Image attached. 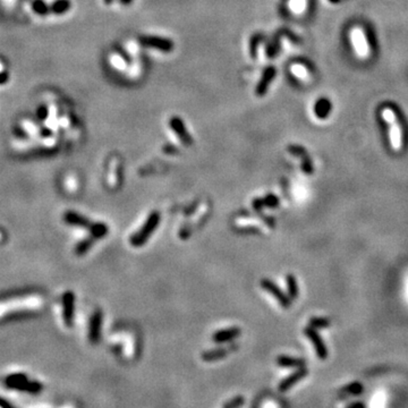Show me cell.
<instances>
[{
    "label": "cell",
    "instance_id": "74e56055",
    "mask_svg": "<svg viewBox=\"0 0 408 408\" xmlns=\"http://www.w3.org/2000/svg\"><path fill=\"white\" fill-rule=\"evenodd\" d=\"M122 3H124V5H129V3L132 2V0H121Z\"/></svg>",
    "mask_w": 408,
    "mask_h": 408
},
{
    "label": "cell",
    "instance_id": "3957f363",
    "mask_svg": "<svg viewBox=\"0 0 408 408\" xmlns=\"http://www.w3.org/2000/svg\"><path fill=\"white\" fill-rule=\"evenodd\" d=\"M304 335L312 341L316 356H318L320 360H326V358H328V348H326L325 345V341L320 337L319 332L316 331V329L312 328V326H307V328H305L304 330Z\"/></svg>",
    "mask_w": 408,
    "mask_h": 408
},
{
    "label": "cell",
    "instance_id": "277c9868",
    "mask_svg": "<svg viewBox=\"0 0 408 408\" xmlns=\"http://www.w3.org/2000/svg\"><path fill=\"white\" fill-rule=\"evenodd\" d=\"M141 44L144 45V47L157 49V50L169 52L174 49V42L164 38H159V37H152V35H145V37L140 38Z\"/></svg>",
    "mask_w": 408,
    "mask_h": 408
},
{
    "label": "cell",
    "instance_id": "603a6c76",
    "mask_svg": "<svg viewBox=\"0 0 408 408\" xmlns=\"http://www.w3.org/2000/svg\"><path fill=\"white\" fill-rule=\"evenodd\" d=\"M110 62L115 68H117L119 70H124V69H126V67H127L126 61L124 58H122V56L121 54H114V55H112L110 57Z\"/></svg>",
    "mask_w": 408,
    "mask_h": 408
},
{
    "label": "cell",
    "instance_id": "7402d4cb",
    "mask_svg": "<svg viewBox=\"0 0 408 408\" xmlns=\"http://www.w3.org/2000/svg\"><path fill=\"white\" fill-rule=\"evenodd\" d=\"M330 320L326 318H316V316H313L312 319H309L308 326H312L314 329H326L330 326Z\"/></svg>",
    "mask_w": 408,
    "mask_h": 408
},
{
    "label": "cell",
    "instance_id": "4fadbf2b",
    "mask_svg": "<svg viewBox=\"0 0 408 408\" xmlns=\"http://www.w3.org/2000/svg\"><path fill=\"white\" fill-rule=\"evenodd\" d=\"M241 335V329L237 328V326H234V328H228L220 330V331H217L213 333L212 339L214 343L217 344H223L227 343V341H230Z\"/></svg>",
    "mask_w": 408,
    "mask_h": 408
},
{
    "label": "cell",
    "instance_id": "f35d334b",
    "mask_svg": "<svg viewBox=\"0 0 408 408\" xmlns=\"http://www.w3.org/2000/svg\"><path fill=\"white\" fill-rule=\"evenodd\" d=\"M330 2H332V3H338V2H340V0H329Z\"/></svg>",
    "mask_w": 408,
    "mask_h": 408
},
{
    "label": "cell",
    "instance_id": "30bf717a",
    "mask_svg": "<svg viewBox=\"0 0 408 408\" xmlns=\"http://www.w3.org/2000/svg\"><path fill=\"white\" fill-rule=\"evenodd\" d=\"M350 35L358 56H360V57H367L368 55V47L363 32H362L360 29H354L351 31Z\"/></svg>",
    "mask_w": 408,
    "mask_h": 408
},
{
    "label": "cell",
    "instance_id": "8d00e7d4",
    "mask_svg": "<svg viewBox=\"0 0 408 408\" xmlns=\"http://www.w3.org/2000/svg\"><path fill=\"white\" fill-rule=\"evenodd\" d=\"M349 407H350V408H354V407H361V408H364V407H365V405H364V404H362V403H355V404H351V405H349Z\"/></svg>",
    "mask_w": 408,
    "mask_h": 408
},
{
    "label": "cell",
    "instance_id": "f546056e",
    "mask_svg": "<svg viewBox=\"0 0 408 408\" xmlns=\"http://www.w3.org/2000/svg\"><path fill=\"white\" fill-rule=\"evenodd\" d=\"M291 72L302 80H306L308 76L307 70H306L304 66H302V65H293L291 66Z\"/></svg>",
    "mask_w": 408,
    "mask_h": 408
},
{
    "label": "cell",
    "instance_id": "4316f807",
    "mask_svg": "<svg viewBox=\"0 0 408 408\" xmlns=\"http://www.w3.org/2000/svg\"><path fill=\"white\" fill-rule=\"evenodd\" d=\"M260 41H261V35L255 34L253 35L251 39V45H249V50H251V55L253 58L256 57V54H258V47L260 44Z\"/></svg>",
    "mask_w": 408,
    "mask_h": 408
},
{
    "label": "cell",
    "instance_id": "4dcf8cb0",
    "mask_svg": "<svg viewBox=\"0 0 408 408\" xmlns=\"http://www.w3.org/2000/svg\"><path fill=\"white\" fill-rule=\"evenodd\" d=\"M262 200H263V204H265V206L276 207L279 205V199H278V196H276L274 194H268Z\"/></svg>",
    "mask_w": 408,
    "mask_h": 408
},
{
    "label": "cell",
    "instance_id": "7c38bea8",
    "mask_svg": "<svg viewBox=\"0 0 408 408\" xmlns=\"http://www.w3.org/2000/svg\"><path fill=\"white\" fill-rule=\"evenodd\" d=\"M64 219L66 223L68 224H72V226H77V227H82V228H85V229H89L91 226H92V223L85 218L82 214L77 213V212H74V211H67V212L65 213L64 216Z\"/></svg>",
    "mask_w": 408,
    "mask_h": 408
},
{
    "label": "cell",
    "instance_id": "9c48e42d",
    "mask_svg": "<svg viewBox=\"0 0 408 408\" xmlns=\"http://www.w3.org/2000/svg\"><path fill=\"white\" fill-rule=\"evenodd\" d=\"M169 125H170V128L176 133V134H177V136L181 139V141L185 144V145H191V144L193 143V140L191 135L188 134L187 129H186L184 122H183L182 119H179L178 117H172L169 122Z\"/></svg>",
    "mask_w": 408,
    "mask_h": 408
},
{
    "label": "cell",
    "instance_id": "ba28073f",
    "mask_svg": "<svg viewBox=\"0 0 408 408\" xmlns=\"http://www.w3.org/2000/svg\"><path fill=\"white\" fill-rule=\"evenodd\" d=\"M307 374H308V370L305 367H298V370L296 372H294L293 374L287 376L286 379H284L283 381L280 382L278 389H279V391L281 392L287 391V390H289L291 387H294L295 385H296L298 381H301L302 379H304Z\"/></svg>",
    "mask_w": 408,
    "mask_h": 408
},
{
    "label": "cell",
    "instance_id": "836d02e7",
    "mask_svg": "<svg viewBox=\"0 0 408 408\" xmlns=\"http://www.w3.org/2000/svg\"><path fill=\"white\" fill-rule=\"evenodd\" d=\"M34 8H35V12H38V13H40V14H43V13L47 12V7H45L44 3L41 2V1H37V2H35Z\"/></svg>",
    "mask_w": 408,
    "mask_h": 408
},
{
    "label": "cell",
    "instance_id": "1f68e13d",
    "mask_svg": "<svg viewBox=\"0 0 408 408\" xmlns=\"http://www.w3.org/2000/svg\"><path fill=\"white\" fill-rule=\"evenodd\" d=\"M244 402H245L244 398H243L242 396H238V397H235V398L231 399L230 402L224 404V408H236V407L242 406L243 404H244Z\"/></svg>",
    "mask_w": 408,
    "mask_h": 408
},
{
    "label": "cell",
    "instance_id": "484cf974",
    "mask_svg": "<svg viewBox=\"0 0 408 408\" xmlns=\"http://www.w3.org/2000/svg\"><path fill=\"white\" fill-rule=\"evenodd\" d=\"M70 7V2L68 0H58V1H56L54 3V7H52V10H54L55 13L57 14H61V13H65L67 12Z\"/></svg>",
    "mask_w": 408,
    "mask_h": 408
},
{
    "label": "cell",
    "instance_id": "cb8c5ba5",
    "mask_svg": "<svg viewBox=\"0 0 408 408\" xmlns=\"http://www.w3.org/2000/svg\"><path fill=\"white\" fill-rule=\"evenodd\" d=\"M29 379L27 378L26 374L24 373H13V374H9L8 376H6L5 379V385L6 387L9 386V385H13V383H17V382H20V381H24V380Z\"/></svg>",
    "mask_w": 408,
    "mask_h": 408
},
{
    "label": "cell",
    "instance_id": "8fae6325",
    "mask_svg": "<svg viewBox=\"0 0 408 408\" xmlns=\"http://www.w3.org/2000/svg\"><path fill=\"white\" fill-rule=\"evenodd\" d=\"M276 73H277V70L274 67L265 68V72H263L261 80H260L258 86H256V89H255V93L258 94L259 97L265 96V94L266 93L270 83H271V81L274 79V77H276Z\"/></svg>",
    "mask_w": 408,
    "mask_h": 408
},
{
    "label": "cell",
    "instance_id": "52a82bcc",
    "mask_svg": "<svg viewBox=\"0 0 408 408\" xmlns=\"http://www.w3.org/2000/svg\"><path fill=\"white\" fill-rule=\"evenodd\" d=\"M102 326V311L97 309L91 316L90 326H89V339L91 343L96 344L100 339Z\"/></svg>",
    "mask_w": 408,
    "mask_h": 408
},
{
    "label": "cell",
    "instance_id": "83f0119b",
    "mask_svg": "<svg viewBox=\"0 0 408 408\" xmlns=\"http://www.w3.org/2000/svg\"><path fill=\"white\" fill-rule=\"evenodd\" d=\"M289 7L294 13L300 14L305 9V0H290Z\"/></svg>",
    "mask_w": 408,
    "mask_h": 408
},
{
    "label": "cell",
    "instance_id": "d4e9b609",
    "mask_svg": "<svg viewBox=\"0 0 408 408\" xmlns=\"http://www.w3.org/2000/svg\"><path fill=\"white\" fill-rule=\"evenodd\" d=\"M302 160V170L304 171L305 175H312L313 171H314V168H313L312 160L311 158L308 157V154H306L303 158H301Z\"/></svg>",
    "mask_w": 408,
    "mask_h": 408
},
{
    "label": "cell",
    "instance_id": "d6986e66",
    "mask_svg": "<svg viewBox=\"0 0 408 408\" xmlns=\"http://www.w3.org/2000/svg\"><path fill=\"white\" fill-rule=\"evenodd\" d=\"M391 143L395 149H398L402 145V131L396 122H391Z\"/></svg>",
    "mask_w": 408,
    "mask_h": 408
},
{
    "label": "cell",
    "instance_id": "e0dca14e",
    "mask_svg": "<svg viewBox=\"0 0 408 408\" xmlns=\"http://www.w3.org/2000/svg\"><path fill=\"white\" fill-rule=\"evenodd\" d=\"M287 284V294L291 298V301H295L298 297V285L297 280L294 274H287L286 277Z\"/></svg>",
    "mask_w": 408,
    "mask_h": 408
},
{
    "label": "cell",
    "instance_id": "f1b7e54d",
    "mask_svg": "<svg viewBox=\"0 0 408 408\" xmlns=\"http://www.w3.org/2000/svg\"><path fill=\"white\" fill-rule=\"evenodd\" d=\"M288 151H289L293 156L298 158H303L306 154H308L307 151L305 150V147L301 145H289L288 146Z\"/></svg>",
    "mask_w": 408,
    "mask_h": 408
},
{
    "label": "cell",
    "instance_id": "9a60e30c",
    "mask_svg": "<svg viewBox=\"0 0 408 408\" xmlns=\"http://www.w3.org/2000/svg\"><path fill=\"white\" fill-rule=\"evenodd\" d=\"M277 364L278 367H305L306 361L304 358H296L281 355V356L277 358Z\"/></svg>",
    "mask_w": 408,
    "mask_h": 408
},
{
    "label": "cell",
    "instance_id": "d6a6232c",
    "mask_svg": "<svg viewBox=\"0 0 408 408\" xmlns=\"http://www.w3.org/2000/svg\"><path fill=\"white\" fill-rule=\"evenodd\" d=\"M383 118H385L389 124L396 122V116L395 114H393V111L391 110V109H386V110H383Z\"/></svg>",
    "mask_w": 408,
    "mask_h": 408
},
{
    "label": "cell",
    "instance_id": "ffe728a7",
    "mask_svg": "<svg viewBox=\"0 0 408 408\" xmlns=\"http://www.w3.org/2000/svg\"><path fill=\"white\" fill-rule=\"evenodd\" d=\"M363 386L361 385L360 382H354V383H350V385H348L345 387V388L341 389V393H345V395H354V396H357V395H361L362 392H363Z\"/></svg>",
    "mask_w": 408,
    "mask_h": 408
},
{
    "label": "cell",
    "instance_id": "ac0fdd59",
    "mask_svg": "<svg viewBox=\"0 0 408 408\" xmlns=\"http://www.w3.org/2000/svg\"><path fill=\"white\" fill-rule=\"evenodd\" d=\"M108 231H109V229H108L107 224H102V223L92 224V226H91V228H90V234L94 239L103 238L105 235L108 234Z\"/></svg>",
    "mask_w": 408,
    "mask_h": 408
},
{
    "label": "cell",
    "instance_id": "6da1fadb",
    "mask_svg": "<svg viewBox=\"0 0 408 408\" xmlns=\"http://www.w3.org/2000/svg\"><path fill=\"white\" fill-rule=\"evenodd\" d=\"M160 219H161L160 212H158V211H153V212H151L150 216L147 217L146 221L142 226V228H141L137 233H135L131 237V241L129 242H131L132 246H134V247H141V246H143L144 244H145V243L147 242V239H149L151 235H152L153 231H156L158 226H159Z\"/></svg>",
    "mask_w": 408,
    "mask_h": 408
},
{
    "label": "cell",
    "instance_id": "7a4b0ae2",
    "mask_svg": "<svg viewBox=\"0 0 408 408\" xmlns=\"http://www.w3.org/2000/svg\"><path fill=\"white\" fill-rule=\"evenodd\" d=\"M261 287L265 290L268 291L269 294H271L272 296L276 298L278 302H279V304L281 306H284L285 308H289L291 306V303H293L291 298L288 296V294L284 293V291L278 287V285L274 284L273 281H271L270 279H262Z\"/></svg>",
    "mask_w": 408,
    "mask_h": 408
},
{
    "label": "cell",
    "instance_id": "5bb4252c",
    "mask_svg": "<svg viewBox=\"0 0 408 408\" xmlns=\"http://www.w3.org/2000/svg\"><path fill=\"white\" fill-rule=\"evenodd\" d=\"M331 102L326 98H320L314 104V114L319 119H326L331 112Z\"/></svg>",
    "mask_w": 408,
    "mask_h": 408
},
{
    "label": "cell",
    "instance_id": "ab89813d",
    "mask_svg": "<svg viewBox=\"0 0 408 408\" xmlns=\"http://www.w3.org/2000/svg\"><path fill=\"white\" fill-rule=\"evenodd\" d=\"M111 1H112V0H104L105 3H111Z\"/></svg>",
    "mask_w": 408,
    "mask_h": 408
},
{
    "label": "cell",
    "instance_id": "d590c367",
    "mask_svg": "<svg viewBox=\"0 0 408 408\" xmlns=\"http://www.w3.org/2000/svg\"><path fill=\"white\" fill-rule=\"evenodd\" d=\"M0 407H2V408H13V405L9 402H7L6 399H3V398H1V397H0Z\"/></svg>",
    "mask_w": 408,
    "mask_h": 408
},
{
    "label": "cell",
    "instance_id": "8992f818",
    "mask_svg": "<svg viewBox=\"0 0 408 408\" xmlns=\"http://www.w3.org/2000/svg\"><path fill=\"white\" fill-rule=\"evenodd\" d=\"M7 388L14 389L16 391L20 392H27L31 393V395H39L43 389V386L41 385L39 381H35V380H24V381L13 383V385L7 386Z\"/></svg>",
    "mask_w": 408,
    "mask_h": 408
},
{
    "label": "cell",
    "instance_id": "5b68a950",
    "mask_svg": "<svg viewBox=\"0 0 408 408\" xmlns=\"http://www.w3.org/2000/svg\"><path fill=\"white\" fill-rule=\"evenodd\" d=\"M75 316V295L73 291H66L62 295V320L67 326L74 325Z\"/></svg>",
    "mask_w": 408,
    "mask_h": 408
},
{
    "label": "cell",
    "instance_id": "44dd1931",
    "mask_svg": "<svg viewBox=\"0 0 408 408\" xmlns=\"http://www.w3.org/2000/svg\"><path fill=\"white\" fill-rule=\"evenodd\" d=\"M94 241H96V239H94L92 236H90L89 238H85V239H83L82 242H80L75 248L76 254L77 255L85 254V253L91 248V246H92Z\"/></svg>",
    "mask_w": 408,
    "mask_h": 408
},
{
    "label": "cell",
    "instance_id": "2e32d148",
    "mask_svg": "<svg viewBox=\"0 0 408 408\" xmlns=\"http://www.w3.org/2000/svg\"><path fill=\"white\" fill-rule=\"evenodd\" d=\"M227 356V350L224 348H216V349L206 350L202 354V360L205 362H213L221 360V358Z\"/></svg>",
    "mask_w": 408,
    "mask_h": 408
},
{
    "label": "cell",
    "instance_id": "e575fe53",
    "mask_svg": "<svg viewBox=\"0 0 408 408\" xmlns=\"http://www.w3.org/2000/svg\"><path fill=\"white\" fill-rule=\"evenodd\" d=\"M252 205H253V207H254V210H256L258 212H260V211L262 210V207L265 206V204H263L262 199H256V200H254V201H253Z\"/></svg>",
    "mask_w": 408,
    "mask_h": 408
}]
</instances>
